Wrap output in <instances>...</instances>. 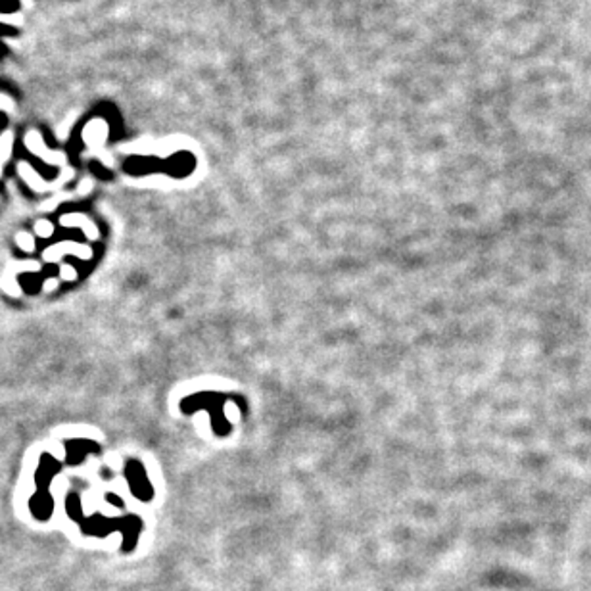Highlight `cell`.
<instances>
[{"instance_id":"5b68a950","label":"cell","mask_w":591,"mask_h":591,"mask_svg":"<svg viewBox=\"0 0 591 591\" xmlns=\"http://www.w3.org/2000/svg\"><path fill=\"white\" fill-rule=\"evenodd\" d=\"M56 288H58V281H56V278H49V281H44V290H46V292L56 290Z\"/></svg>"},{"instance_id":"6da1fadb","label":"cell","mask_w":591,"mask_h":591,"mask_svg":"<svg viewBox=\"0 0 591 591\" xmlns=\"http://www.w3.org/2000/svg\"><path fill=\"white\" fill-rule=\"evenodd\" d=\"M62 225L66 227H81L86 231V236L89 238H98V228L94 227L93 223L89 221L85 216H79V213H71V216H64L62 217Z\"/></svg>"},{"instance_id":"7a4b0ae2","label":"cell","mask_w":591,"mask_h":591,"mask_svg":"<svg viewBox=\"0 0 591 591\" xmlns=\"http://www.w3.org/2000/svg\"><path fill=\"white\" fill-rule=\"evenodd\" d=\"M35 233L39 234V236H43V238H49L50 234L54 233V227H52V223L50 221H37V225H35Z\"/></svg>"},{"instance_id":"277c9868","label":"cell","mask_w":591,"mask_h":591,"mask_svg":"<svg viewBox=\"0 0 591 591\" xmlns=\"http://www.w3.org/2000/svg\"><path fill=\"white\" fill-rule=\"evenodd\" d=\"M60 275H62V278H68V281H75L77 278V273H75L71 265H62L60 267Z\"/></svg>"},{"instance_id":"3957f363","label":"cell","mask_w":591,"mask_h":591,"mask_svg":"<svg viewBox=\"0 0 591 591\" xmlns=\"http://www.w3.org/2000/svg\"><path fill=\"white\" fill-rule=\"evenodd\" d=\"M16 242H18V246L24 248L25 252H33L35 250V242H33V236H29V234H18Z\"/></svg>"}]
</instances>
